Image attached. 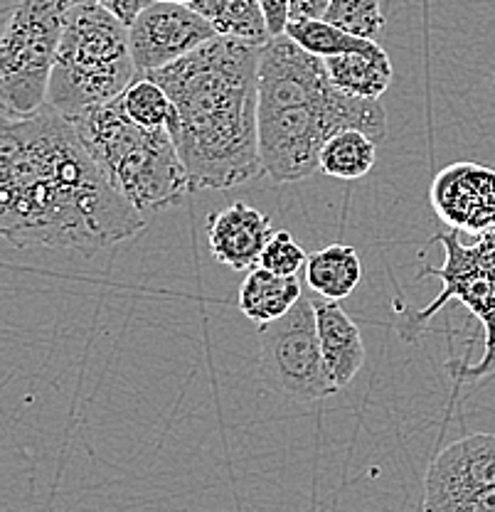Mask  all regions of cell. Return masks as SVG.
<instances>
[{
	"instance_id": "obj_1",
	"label": "cell",
	"mask_w": 495,
	"mask_h": 512,
	"mask_svg": "<svg viewBox=\"0 0 495 512\" xmlns=\"http://www.w3.org/2000/svg\"><path fill=\"white\" fill-rule=\"evenodd\" d=\"M114 190L74 124L42 106L30 116L0 111V237L18 249L94 259L146 227Z\"/></svg>"
},
{
	"instance_id": "obj_2",
	"label": "cell",
	"mask_w": 495,
	"mask_h": 512,
	"mask_svg": "<svg viewBox=\"0 0 495 512\" xmlns=\"http://www.w3.org/2000/svg\"><path fill=\"white\" fill-rule=\"evenodd\" d=\"M262 47L215 35L190 55L146 72L170 99L168 128L190 188L230 190L264 175L259 160Z\"/></svg>"
},
{
	"instance_id": "obj_3",
	"label": "cell",
	"mask_w": 495,
	"mask_h": 512,
	"mask_svg": "<svg viewBox=\"0 0 495 512\" xmlns=\"http://www.w3.org/2000/svg\"><path fill=\"white\" fill-rule=\"evenodd\" d=\"M259 160L276 183H298L318 173V156L330 136L358 128L377 143L387 138L380 101L340 92L326 62L276 35L259 55Z\"/></svg>"
},
{
	"instance_id": "obj_4",
	"label": "cell",
	"mask_w": 495,
	"mask_h": 512,
	"mask_svg": "<svg viewBox=\"0 0 495 512\" xmlns=\"http://www.w3.org/2000/svg\"><path fill=\"white\" fill-rule=\"evenodd\" d=\"M69 121L106 180L146 220L180 205L193 192L168 128L133 124L121 96Z\"/></svg>"
},
{
	"instance_id": "obj_5",
	"label": "cell",
	"mask_w": 495,
	"mask_h": 512,
	"mask_svg": "<svg viewBox=\"0 0 495 512\" xmlns=\"http://www.w3.org/2000/svg\"><path fill=\"white\" fill-rule=\"evenodd\" d=\"M138 77L129 28L94 0L69 5L47 106L72 119L92 106L119 99Z\"/></svg>"
},
{
	"instance_id": "obj_6",
	"label": "cell",
	"mask_w": 495,
	"mask_h": 512,
	"mask_svg": "<svg viewBox=\"0 0 495 512\" xmlns=\"http://www.w3.org/2000/svg\"><path fill=\"white\" fill-rule=\"evenodd\" d=\"M461 232L449 229L439 232L431 242L444 247V264L424 266L419 276H434L441 281V291L424 311L407 316L399 323L402 338L412 340V335L422 333L427 323L449 301H459L468 308L473 318L483 325L486 335V350L481 362L468 365V362H449V370L456 380H481L495 370V227L478 234L473 244L461 242Z\"/></svg>"
},
{
	"instance_id": "obj_7",
	"label": "cell",
	"mask_w": 495,
	"mask_h": 512,
	"mask_svg": "<svg viewBox=\"0 0 495 512\" xmlns=\"http://www.w3.org/2000/svg\"><path fill=\"white\" fill-rule=\"evenodd\" d=\"M69 0H20L0 37V111L30 116L47 106Z\"/></svg>"
},
{
	"instance_id": "obj_8",
	"label": "cell",
	"mask_w": 495,
	"mask_h": 512,
	"mask_svg": "<svg viewBox=\"0 0 495 512\" xmlns=\"http://www.w3.org/2000/svg\"><path fill=\"white\" fill-rule=\"evenodd\" d=\"M259 367L264 382L291 402H318L338 392L323 365L311 298L301 296L286 316L259 325Z\"/></svg>"
},
{
	"instance_id": "obj_9",
	"label": "cell",
	"mask_w": 495,
	"mask_h": 512,
	"mask_svg": "<svg viewBox=\"0 0 495 512\" xmlns=\"http://www.w3.org/2000/svg\"><path fill=\"white\" fill-rule=\"evenodd\" d=\"M215 35L198 10L173 0H151L129 25L131 55L141 74L190 55Z\"/></svg>"
},
{
	"instance_id": "obj_10",
	"label": "cell",
	"mask_w": 495,
	"mask_h": 512,
	"mask_svg": "<svg viewBox=\"0 0 495 512\" xmlns=\"http://www.w3.org/2000/svg\"><path fill=\"white\" fill-rule=\"evenodd\" d=\"M429 200L446 227L478 237L495 227V170L468 160L449 165L436 173Z\"/></svg>"
},
{
	"instance_id": "obj_11",
	"label": "cell",
	"mask_w": 495,
	"mask_h": 512,
	"mask_svg": "<svg viewBox=\"0 0 495 512\" xmlns=\"http://www.w3.org/2000/svg\"><path fill=\"white\" fill-rule=\"evenodd\" d=\"M486 488H495V434L454 441L429 463L424 476V500Z\"/></svg>"
},
{
	"instance_id": "obj_12",
	"label": "cell",
	"mask_w": 495,
	"mask_h": 512,
	"mask_svg": "<svg viewBox=\"0 0 495 512\" xmlns=\"http://www.w3.org/2000/svg\"><path fill=\"white\" fill-rule=\"evenodd\" d=\"M274 234L271 220L247 202H234L227 210L210 215L207 242L222 266L232 271H249L259 266L266 242Z\"/></svg>"
},
{
	"instance_id": "obj_13",
	"label": "cell",
	"mask_w": 495,
	"mask_h": 512,
	"mask_svg": "<svg viewBox=\"0 0 495 512\" xmlns=\"http://www.w3.org/2000/svg\"><path fill=\"white\" fill-rule=\"evenodd\" d=\"M313 308H316L318 338H321L328 380L335 389L348 387L365 365L363 333L338 301H326V298L316 296Z\"/></svg>"
},
{
	"instance_id": "obj_14",
	"label": "cell",
	"mask_w": 495,
	"mask_h": 512,
	"mask_svg": "<svg viewBox=\"0 0 495 512\" xmlns=\"http://www.w3.org/2000/svg\"><path fill=\"white\" fill-rule=\"evenodd\" d=\"M323 62H326L330 82H333L340 92L358 96V99L380 101L382 94L390 89L392 77H395L390 55H387L377 42L370 50L328 57V60Z\"/></svg>"
},
{
	"instance_id": "obj_15",
	"label": "cell",
	"mask_w": 495,
	"mask_h": 512,
	"mask_svg": "<svg viewBox=\"0 0 495 512\" xmlns=\"http://www.w3.org/2000/svg\"><path fill=\"white\" fill-rule=\"evenodd\" d=\"M301 296V281L296 276H279L254 266L239 286L237 306L252 323L264 325L286 316Z\"/></svg>"
},
{
	"instance_id": "obj_16",
	"label": "cell",
	"mask_w": 495,
	"mask_h": 512,
	"mask_svg": "<svg viewBox=\"0 0 495 512\" xmlns=\"http://www.w3.org/2000/svg\"><path fill=\"white\" fill-rule=\"evenodd\" d=\"M363 281V261L355 247L330 244L326 249L308 254L306 284L316 296L326 301H343Z\"/></svg>"
},
{
	"instance_id": "obj_17",
	"label": "cell",
	"mask_w": 495,
	"mask_h": 512,
	"mask_svg": "<svg viewBox=\"0 0 495 512\" xmlns=\"http://www.w3.org/2000/svg\"><path fill=\"white\" fill-rule=\"evenodd\" d=\"M195 8L217 35L264 47L271 40L259 0H193Z\"/></svg>"
},
{
	"instance_id": "obj_18",
	"label": "cell",
	"mask_w": 495,
	"mask_h": 512,
	"mask_svg": "<svg viewBox=\"0 0 495 512\" xmlns=\"http://www.w3.org/2000/svg\"><path fill=\"white\" fill-rule=\"evenodd\" d=\"M377 160V141L358 128L330 136L318 156V173L335 180H360Z\"/></svg>"
},
{
	"instance_id": "obj_19",
	"label": "cell",
	"mask_w": 495,
	"mask_h": 512,
	"mask_svg": "<svg viewBox=\"0 0 495 512\" xmlns=\"http://www.w3.org/2000/svg\"><path fill=\"white\" fill-rule=\"evenodd\" d=\"M286 35L296 42L301 50L328 60V57L348 55V52H363L375 45V40L348 35L345 30L335 28L326 20H291L286 25Z\"/></svg>"
},
{
	"instance_id": "obj_20",
	"label": "cell",
	"mask_w": 495,
	"mask_h": 512,
	"mask_svg": "<svg viewBox=\"0 0 495 512\" xmlns=\"http://www.w3.org/2000/svg\"><path fill=\"white\" fill-rule=\"evenodd\" d=\"M121 106L126 116L138 126L146 128H165L170 116V99L165 89L151 77L141 74L136 82L121 94Z\"/></svg>"
},
{
	"instance_id": "obj_21",
	"label": "cell",
	"mask_w": 495,
	"mask_h": 512,
	"mask_svg": "<svg viewBox=\"0 0 495 512\" xmlns=\"http://www.w3.org/2000/svg\"><path fill=\"white\" fill-rule=\"evenodd\" d=\"M321 20L365 40H375L385 28L380 0H330Z\"/></svg>"
},
{
	"instance_id": "obj_22",
	"label": "cell",
	"mask_w": 495,
	"mask_h": 512,
	"mask_svg": "<svg viewBox=\"0 0 495 512\" xmlns=\"http://www.w3.org/2000/svg\"><path fill=\"white\" fill-rule=\"evenodd\" d=\"M306 259L308 254L303 252V247H298L291 232H274L269 242H266L259 266L271 271V274L298 276L306 269Z\"/></svg>"
},
{
	"instance_id": "obj_23",
	"label": "cell",
	"mask_w": 495,
	"mask_h": 512,
	"mask_svg": "<svg viewBox=\"0 0 495 512\" xmlns=\"http://www.w3.org/2000/svg\"><path fill=\"white\" fill-rule=\"evenodd\" d=\"M424 512H495V488L463 490L444 498L424 500Z\"/></svg>"
},
{
	"instance_id": "obj_24",
	"label": "cell",
	"mask_w": 495,
	"mask_h": 512,
	"mask_svg": "<svg viewBox=\"0 0 495 512\" xmlns=\"http://www.w3.org/2000/svg\"><path fill=\"white\" fill-rule=\"evenodd\" d=\"M262 5V13L266 20V28H269V35H284L286 25H289V5L291 0H259Z\"/></svg>"
},
{
	"instance_id": "obj_25",
	"label": "cell",
	"mask_w": 495,
	"mask_h": 512,
	"mask_svg": "<svg viewBox=\"0 0 495 512\" xmlns=\"http://www.w3.org/2000/svg\"><path fill=\"white\" fill-rule=\"evenodd\" d=\"M94 3H99L101 8H106L109 13H114L116 18H119L121 23L129 28L133 20H136V15L141 13V10L146 8L151 0H94Z\"/></svg>"
},
{
	"instance_id": "obj_26",
	"label": "cell",
	"mask_w": 495,
	"mask_h": 512,
	"mask_svg": "<svg viewBox=\"0 0 495 512\" xmlns=\"http://www.w3.org/2000/svg\"><path fill=\"white\" fill-rule=\"evenodd\" d=\"M330 0H291L289 23L291 20H321Z\"/></svg>"
},
{
	"instance_id": "obj_27",
	"label": "cell",
	"mask_w": 495,
	"mask_h": 512,
	"mask_svg": "<svg viewBox=\"0 0 495 512\" xmlns=\"http://www.w3.org/2000/svg\"><path fill=\"white\" fill-rule=\"evenodd\" d=\"M20 0H0V37H3L5 28H8L10 18H13V13L18 10Z\"/></svg>"
},
{
	"instance_id": "obj_28",
	"label": "cell",
	"mask_w": 495,
	"mask_h": 512,
	"mask_svg": "<svg viewBox=\"0 0 495 512\" xmlns=\"http://www.w3.org/2000/svg\"><path fill=\"white\" fill-rule=\"evenodd\" d=\"M173 3H188L190 5V3H193V0H173Z\"/></svg>"
},
{
	"instance_id": "obj_29",
	"label": "cell",
	"mask_w": 495,
	"mask_h": 512,
	"mask_svg": "<svg viewBox=\"0 0 495 512\" xmlns=\"http://www.w3.org/2000/svg\"><path fill=\"white\" fill-rule=\"evenodd\" d=\"M69 3H79V0H69Z\"/></svg>"
}]
</instances>
